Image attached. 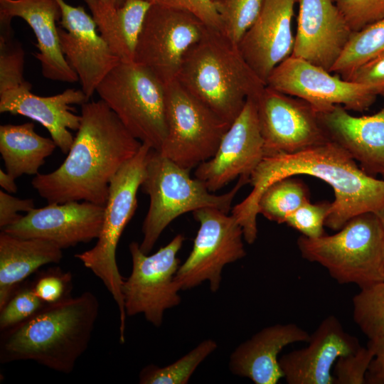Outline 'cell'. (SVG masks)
Segmentation results:
<instances>
[{"label":"cell","instance_id":"cell-15","mask_svg":"<svg viewBox=\"0 0 384 384\" xmlns=\"http://www.w3.org/2000/svg\"><path fill=\"white\" fill-rule=\"evenodd\" d=\"M265 156L255 102L247 99L225 133L214 156L199 164L195 178L215 193L237 178L250 177Z\"/></svg>","mask_w":384,"mask_h":384},{"label":"cell","instance_id":"cell-20","mask_svg":"<svg viewBox=\"0 0 384 384\" xmlns=\"http://www.w3.org/2000/svg\"><path fill=\"white\" fill-rule=\"evenodd\" d=\"M297 1L263 0L258 16L238 45L265 85L272 70L292 53V20Z\"/></svg>","mask_w":384,"mask_h":384},{"label":"cell","instance_id":"cell-11","mask_svg":"<svg viewBox=\"0 0 384 384\" xmlns=\"http://www.w3.org/2000/svg\"><path fill=\"white\" fill-rule=\"evenodd\" d=\"M199 223L192 250L180 265L176 279L181 290L209 282L216 292L220 287L224 267L246 255L241 225L233 215L206 207L193 212Z\"/></svg>","mask_w":384,"mask_h":384},{"label":"cell","instance_id":"cell-1","mask_svg":"<svg viewBox=\"0 0 384 384\" xmlns=\"http://www.w3.org/2000/svg\"><path fill=\"white\" fill-rule=\"evenodd\" d=\"M304 174L334 190V201L325 226L340 230L353 217L384 208V179L366 174L341 146L329 141L293 154L265 156L250 177L251 193L232 210L245 237L257 236V203L263 191L282 178Z\"/></svg>","mask_w":384,"mask_h":384},{"label":"cell","instance_id":"cell-40","mask_svg":"<svg viewBox=\"0 0 384 384\" xmlns=\"http://www.w3.org/2000/svg\"><path fill=\"white\" fill-rule=\"evenodd\" d=\"M341 78L356 83L384 87V53Z\"/></svg>","mask_w":384,"mask_h":384},{"label":"cell","instance_id":"cell-35","mask_svg":"<svg viewBox=\"0 0 384 384\" xmlns=\"http://www.w3.org/2000/svg\"><path fill=\"white\" fill-rule=\"evenodd\" d=\"M331 202L303 204L286 220L285 223L302 235L316 238L325 235V222L331 211Z\"/></svg>","mask_w":384,"mask_h":384},{"label":"cell","instance_id":"cell-25","mask_svg":"<svg viewBox=\"0 0 384 384\" xmlns=\"http://www.w3.org/2000/svg\"><path fill=\"white\" fill-rule=\"evenodd\" d=\"M100 35L122 62L134 61V55L146 14L148 0H84Z\"/></svg>","mask_w":384,"mask_h":384},{"label":"cell","instance_id":"cell-22","mask_svg":"<svg viewBox=\"0 0 384 384\" xmlns=\"http://www.w3.org/2000/svg\"><path fill=\"white\" fill-rule=\"evenodd\" d=\"M14 17L23 19L33 30L41 73L48 80L74 83L79 78L60 48L58 26L61 9L57 0H0V24L11 25Z\"/></svg>","mask_w":384,"mask_h":384},{"label":"cell","instance_id":"cell-44","mask_svg":"<svg viewBox=\"0 0 384 384\" xmlns=\"http://www.w3.org/2000/svg\"><path fill=\"white\" fill-rule=\"evenodd\" d=\"M376 214L378 215L380 220V223L382 224V226H383V231H384V208L382 209L381 210L378 211V213H376Z\"/></svg>","mask_w":384,"mask_h":384},{"label":"cell","instance_id":"cell-33","mask_svg":"<svg viewBox=\"0 0 384 384\" xmlns=\"http://www.w3.org/2000/svg\"><path fill=\"white\" fill-rule=\"evenodd\" d=\"M10 26L0 25V92L25 83V52Z\"/></svg>","mask_w":384,"mask_h":384},{"label":"cell","instance_id":"cell-34","mask_svg":"<svg viewBox=\"0 0 384 384\" xmlns=\"http://www.w3.org/2000/svg\"><path fill=\"white\" fill-rule=\"evenodd\" d=\"M46 304L36 295L32 285L18 287L0 309L1 331L29 319Z\"/></svg>","mask_w":384,"mask_h":384},{"label":"cell","instance_id":"cell-26","mask_svg":"<svg viewBox=\"0 0 384 384\" xmlns=\"http://www.w3.org/2000/svg\"><path fill=\"white\" fill-rule=\"evenodd\" d=\"M62 249L38 238H23L0 233V309L18 285L41 267L58 263Z\"/></svg>","mask_w":384,"mask_h":384},{"label":"cell","instance_id":"cell-37","mask_svg":"<svg viewBox=\"0 0 384 384\" xmlns=\"http://www.w3.org/2000/svg\"><path fill=\"white\" fill-rule=\"evenodd\" d=\"M353 32L384 18V0H334Z\"/></svg>","mask_w":384,"mask_h":384},{"label":"cell","instance_id":"cell-3","mask_svg":"<svg viewBox=\"0 0 384 384\" xmlns=\"http://www.w3.org/2000/svg\"><path fill=\"white\" fill-rule=\"evenodd\" d=\"M99 311V300L90 291L46 304L29 319L1 331L0 362L33 361L70 373L89 346Z\"/></svg>","mask_w":384,"mask_h":384},{"label":"cell","instance_id":"cell-18","mask_svg":"<svg viewBox=\"0 0 384 384\" xmlns=\"http://www.w3.org/2000/svg\"><path fill=\"white\" fill-rule=\"evenodd\" d=\"M291 55L331 72L353 31L334 0H298Z\"/></svg>","mask_w":384,"mask_h":384},{"label":"cell","instance_id":"cell-42","mask_svg":"<svg viewBox=\"0 0 384 384\" xmlns=\"http://www.w3.org/2000/svg\"><path fill=\"white\" fill-rule=\"evenodd\" d=\"M367 346L374 356L366 373V384H384V335L368 339Z\"/></svg>","mask_w":384,"mask_h":384},{"label":"cell","instance_id":"cell-29","mask_svg":"<svg viewBox=\"0 0 384 384\" xmlns=\"http://www.w3.org/2000/svg\"><path fill=\"white\" fill-rule=\"evenodd\" d=\"M218 348L213 339H206L175 362L164 367L149 364L139 374L140 384H186L200 366Z\"/></svg>","mask_w":384,"mask_h":384},{"label":"cell","instance_id":"cell-14","mask_svg":"<svg viewBox=\"0 0 384 384\" xmlns=\"http://www.w3.org/2000/svg\"><path fill=\"white\" fill-rule=\"evenodd\" d=\"M253 100L265 156L293 154L330 141L307 102L267 86Z\"/></svg>","mask_w":384,"mask_h":384},{"label":"cell","instance_id":"cell-19","mask_svg":"<svg viewBox=\"0 0 384 384\" xmlns=\"http://www.w3.org/2000/svg\"><path fill=\"white\" fill-rule=\"evenodd\" d=\"M306 343V347L279 357L288 384H334L332 369L337 359L355 352L361 346L334 315L324 318Z\"/></svg>","mask_w":384,"mask_h":384},{"label":"cell","instance_id":"cell-4","mask_svg":"<svg viewBox=\"0 0 384 384\" xmlns=\"http://www.w3.org/2000/svg\"><path fill=\"white\" fill-rule=\"evenodd\" d=\"M191 95L231 124L249 98L266 86L220 30L205 27L186 53L176 79Z\"/></svg>","mask_w":384,"mask_h":384},{"label":"cell","instance_id":"cell-8","mask_svg":"<svg viewBox=\"0 0 384 384\" xmlns=\"http://www.w3.org/2000/svg\"><path fill=\"white\" fill-rule=\"evenodd\" d=\"M96 92L133 137L160 151L167 132L165 85L134 61H120Z\"/></svg>","mask_w":384,"mask_h":384},{"label":"cell","instance_id":"cell-45","mask_svg":"<svg viewBox=\"0 0 384 384\" xmlns=\"http://www.w3.org/2000/svg\"><path fill=\"white\" fill-rule=\"evenodd\" d=\"M117 2L118 4H119V5L121 4L120 0H117Z\"/></svg>","mask_w":384,"mask_h":384},{"label":"cell","instance_id":"cell-27","mask_svg":"<svg viewBox=\"0 0 384 384\" xmlns=\"http://www.w3.org/2000/svg\"><path fill=\"white\" fill-rule=\"evenodd\" d=\"M57 145L35 132L33 122L0 126V154L6 171L17 178L38 174L39 169Z\"/></svg>","mask_w":384,"mask_h":384},{"label":"cell","instance_id":"cell-16","mask_svg":"<svg viewBox=\"0 0 384 384\" xmlns=\"http://www.w3.org/2000/svg\"><path fill=\"white\" fill-rule=\"evenodd\" d=\"M57 1L61 9L58 36L62 52L78 75L81 90L90 98L120 60L97 33L92 16L82 6Z\"/></svg>","mask_w":384,"mask_h":384},{"label":"cell","instance_id":"cell-43","mask_svg":"<svg viewBox=\"0 0 384 384\" xmlns=\"http://www.w3.org/2000/svg\"><path fill=\"white\" fill-rule=\"evenodd\" d=\"M16 178L8 172L0 169V186L4 191L9 193H15L17 192V185Z\"/></svg>","mask_w":384,"mask_h":384},{"label":"cell","instance_id":"cell-7","mask_svg":"<svg viewBox=\"0 0 384 384\" xmlns=\"http://www.w3.org/2000/svg\"><path fill=\"white\" fill-rule=\"evenodd\" d=\"M152 149L142 144L137 154L112 178L105 205L103 221L95 245L75 258L98 277L113 297L119 315V341H125L126 317L121 275L116 251L122 233L137 207V192L143 182L149 154Z\"/></svg>","mask_w":384,"mask_h":384},{"label":"cell","instance_id":"cell-6","mask_svg":"<svg viewBox=\"0 0 384 384\" xmlns=\"http://www.w3.org/2000/svg\"><path fill=\"white\" fill-rule=\"evenodd\" d=\"M182 168L159 151L151 149L141 185L149 197V206L142 224L141 250L149 254L165 228L177 217L198 209L212 207L228 213L240 188L248 181L240 177L229 192L216 195L199 179L192 178Z\"/></svg>","mask_w":384,"mask_h":384},{"label":"cell","instance_id":"cell-10","mask_svg":"<svg viewBox=\"0 0 384 384\" xmlns=\"http://www.w3.org/2000/svg\"><path fill=\"white\" fill-rule=\"evenodd\" d=\"M184 239L178 234L151 255L144 253L137 242L129 245L132 271L122 285L127 316L142 314L148 322L159 327L165 311L181 303L178 292L181 288L176 279L180 266L177 255Z\"/></svg>","mask_w":384,"mask_h":384},{"label":"cell","instance_id":"cell-32","mask_svg":"<svg viewBox=\"0 0 384 384\" xmlns=\"http://www.w3.org/2000/svg\"><path fill=\"white\" fill-rule=\"evenodd\" d=\"M221 32L234 44L239 42L256 20L263 0H213Z\"/></svg>","mask_w":384,"mask_h":384},{"label":"cell","instance_id":"cell-23","mask_svg":"<svg viewBox=\"0 0 384 384\" xmlns=\"http://www.w3.org/2000/svg\"><path fill=\"white\" fill-rule=\"evenodd\" d=\"M317 114L330 141L343 148L366 174L384 178V105L368 116H353L341 105Z\"/></svg>","mask_w":384,"mask_h":384},{"label":"cell","instance_id":"cell-36","mask_svg":"<svg viewBox=\"0 0 384 384\" xmlns=\"http://www.w3.org/2000/svg\"><path fill=\"white\" fill-rule=\"evenodd\" d=\"M373 356L369 347L361 345L355 352L340 356L333 368L334 384H366V373Z\"/></svg>","mask_w":384,"mask_h":384},{"label":"cell","instance_id":"cell-17","mask_svg":"<svg viewBox=\"0 0 384 384\" xmlns=\"http://www.w3.org/2000/svg\"><path fill=\"white\" fill-rule=\"evenodd\" d=\"M104 210L105 206L87 201L48 203L34 208L1 230L20 238L45 240L63 250L97 239Z\"/></svg>","mask_w":384,"mask_h":384},{"label":"cell","instance_id":"cell-13","mask_svg":"<svg viewBox=\"0 0 384 384\" xmlns=\"http://www.w3.org/2000/svg\"><path fill=\"white\" fill-rule=\"evenodd\" d=\"M266 86L307 102L317 112L334 105L363 112L384 92V87L346 80L292 55L272 70Z\"/></svg>","mask_w":384,"mask_h":384},{"label":"cell","instance_id":"cell-12","mask_svg":"<svg viewBox=\"0 0 384 384\" xmlns=\"http://www.w3.org/2000/svg\"><path fill=\"white\" fill-rule=\"evenodd\" d=\"M206 26L193 14L151 4L137 43L134 61L149 70L164 85L176 79L188 49Z\"/></svg>","mask_w":384,"mask_h":384},{"label":"cell","instance_id":"cell-2","mask_svg":"<svg viewBox=\"0 0 384 384\" xmlns=\"http://www.w3.org/2000/svg\"><path fill=\"white\" fill-rule=\"evenodd\" d=\"M80 106V125L66 158L53 171L35 176L31 185L48 203L105 206L112 178L142 143L102 100Z\"/></svg>","mask_w":384,"mask_h":384},{"label":"cell","instance_id":"cell-28","mask_svg":"<svg viewBox=\"0 0 384 384\" xmlns=\"http://www.w3.org/2000/svg\"><path fill=\"white\" fill-rule=\"evenodd\" d=\"M309 201L306 186L299 179L285 177L263 191L257 203V213L271 221L285 223L292 213Z\"/></svg>","mask_w":384,"mask_h":384},{"label":"cell","instance_id":"cell-41","mask_svg":"<svg viewBox=\"0 0 384 384\" xmlns=\"http://www.w3.org/2000/svg\"><path fill=\"white\" fill-rule=\"evenodd\" d=\"M35 208L31 198H19L0 191V228L1 230L17 222L23 215L19 212L28 213Z\"/></svg>","mask_w":384,"mask_h":384},{"label":"cell","instance_id":"cell-9","mask_svg":"<svg viewBox=\"0 0 384 384\" xmlns=\"http://www.w3.org/2000/svg\"><path fill=\"white\" fill-rule=\"evenodd\" d=\"M167 132L160 153L191 171L215 154L230 124L175 80L165 85Z\"/></svg>","mask_w":384,"mask_h":384},{"label":"cell","instance_id":"cell-5","mask_svg":"<svg viewBox=\"0 0 384 384\" xmlns=\"http://www.w3.org/2000/svg\"><path fill=\"white\" fill-rule=\"evenodd\" d=\"M297 245L302 258L321 265L340 284L363 289L384 280V231L375 213L353 217L334 235H301Z\"/></svg>","mask_w":384,"mask_h":384},{"label":"cell","instance_id":"cell-31","mask_svg":"<svg viewBox=\"0 0 384 384\" xmlns=\"http://www.w3.org/2000/svg\"><path fill=\"white\" fill-rule=\"evenodd\" d=\"M352 299L353 319L368 339L384 335V280L360 289Z\"/></svg>","mask_w":384,"mask_h":384},{"label":"cell","instance_id":"cell-39","mask_svg":"<svg viewBox=\"0 0 384 384\" xmlns=\"http://www.w3.org/2000/svg\"><path fill=\"white\" fill-rule=\"evenodd\" d=\"M159 4L188 11L199 18L206 26L220 30L221 23L213 0H148Z\"/></svg>","mask_w":384,"mask_h":384},{"label":"cell","instance_id":"cell-38","mask_svg":"<svg viewBox=\"0 0 384 384\" xmlns=\"http://www.w3.org/2000/svg\"><path fill=\"white\" fill-rule=\"evenodd\" d=\"M72 280L70 272L51 268L40 274L32 287L43 302L51 304L70 296Z\"/></svg>","mask_w":384,"mask_h":384},{"label":"cell","instance_id":"cell-30","mask_svg":"<svg viewBox=\"0 0 384 384\" xmlns=\"http://www.w3.org/2000/svg\"><path fill=\"white\" fill-rule=\"evenodd\" d=\"M384 53V18L353 32L331 73L343 77Z\"/></svg>","mask_w":384,"mask_h":384},{"label":"cell","instance_id":"cell-21","mask_svg":"<svg viewBox=\"0 0 384 384\" xmlns=\"http://www.w3.org/2000/svg\"><path fill=\"white\" fill-rule=\"evenodd\" d=\"M26 81L21 86L0 92V112L22 115L43 126L61 152L68 154L74 137L70 130L78 131L81 117L70 105H80L90 98L80 89L69 88L55 95L43 97L31 92Z\"/></svg>","mask_w":384,"mask_h":384},{"label":"cell","instance_id":"cell-24","mask_svg":"<svg viewBox=\"0 0 384 384\" xmlns=\"http://www.w3.org/2000/svg\"><path fill=\"white\" fill-rule=\"evenodd\" d=\"M310 334L294 323L275 324L260 330L231 353L230 372L255 384H276L284 378L279 354L287 346L307 342Z\"/></svg>","mask_w":384,"mask_h":384},{"label":"cell","instance_id":"cell-46","mask_svg":"<svg viewBox=\"0 0 384 384\" xmlns=\"http://www.w3.org/2000/svg\"><path fill=\"white\" fill-rule=\"evenodd\" d=\"M124 1V0H120L121 4L123 3Z\"/></svg>","mask_w":384,"mask_h":384}]
</instances>
